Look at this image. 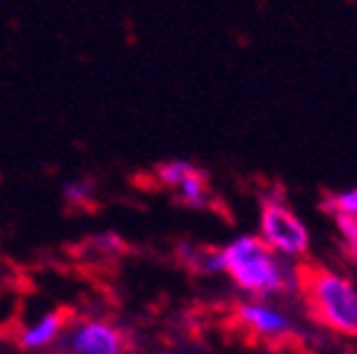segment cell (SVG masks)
Segmentation results:
<instances>
[{"instance_id": "obj_10", "label": "cell", "mask_w": 357, "mask_h": 354, "mask_svg": "<svg viewBox=\"0 0 357 354\" xmlns=\"http://www.w3.org/2000/svg\"><path fill=\"white\" fill-rule=\"evenodd\" d=\"M320 208L330 216H352L357 218V186L350 191H337V194H328L320 201Z\"/></svg>"}, {"instance_id": "obj_3", "label": "cell", "mask_w": 357, "mask_h": 354, "mask_svg": "<svg viewBox=\"0 0 357 354\" xmlns=\"http://www.w3.org/2000/svg\"><path fill=\"white\" fill-rule=\"evenodd\" d=\"M132 337L109 317L75 315L73 325L62 334L60 354H129Z\"/></svg>"}, {"instance_id": "obj_6", "label": "cell", "mask_w": 357, "mask_h": 354, "mask_svg": "<svg viewBox=\"0 0 357 354\" xmlns=\"http://www.w3.org/2000/svg\"><path fill=\"white\" fill-rule=\"evenodd\" d=\"M75 315H77V312H75L73 307L57 305L52 310L35 317L28 325L15 327L10 332L13 344H15L17 349H22V352H38V349L52 347V344L62 339V334L67 332V327L73 325Z\"/></svg>"}, {"instance_id": "obj_4", "label": "cell", "mask_w": 357, "mask_h": 354, "mask_svg": "<svg viewBox=\"0 0 357 354\" xmlns=\"http://www.w3.org/2000/svg\"><path fill=\"white\" fill-rule=\"evenodd\" d=\"M258 238L273 253H283L290 258H303L310 248L307 226L280 196L261 199V236Z\"/></svg>"}, {"instance_id": "obj_12", "label": "cell", "mask_w": 357, "mask_h": 354, "mask_svg": "<svg viewBox=\"0 0 357 354\" xmlns=\"http://www.w3.org/2000/svg\"><path fill=\"white\" fill-rule=\"evenodd\" d=\"M159 354H176V352H159Z\"/></svg>"}, {"instance_id": "obj_8", "label": "cell", "mask_w": 357, "mask_h": 354, "mask_svg": "<svg viewBox=\"0 0 357 354\" xmlns=\"http://www.w3.org/2000/svg\"><path fill=\"white\" fill-rule=\"evenodd\" d=\"M62 201L70 210H89L97 203V186L92 178H73L62 186Z\"/></svg>"}, {"instance_id": "obj_2", "label": "cell", "mask_w": 357, "mask_h": 354, "mask_svg": "<svg viewBox=\"0 0 357 354\" xmlns=\"http://www.w3.org/2000/svg\"><path fill=\"white\" fill-rule=\"evenodd\" d=\"M218 270L251 295H275L288 290L283 263L258 236H243L218 248Z\"/></svg>"}, {"instance_id": "obj_11", "label": "cell", "mask_w": 357, "mask_h": 354, "mask_svg": "<svg viewBox=\"0 0 357 354\" xmlns=\"http://www.w3.org/2000/svg\"><path fill=\"white\" fill-rule=\"evenodd\" d=\"M335 221H337V231H340V236H342L345 253L350 255L352 261H357V218L335 216Z\"/></svg>"}, {"instance_id": "obj_7", "label": "cell", "mask_w": 357, "mask_h": 354, "mask_svg": "<svg viewBox=\"0 0 357 354\" xmlns=\"http://www.w3.org/2000/svg\"><path fill=\"white\" fill-rule=\"evenodd\" d=\"M82 253H77L79 258H84V263H92V266H107V263L122 258L127 243H124L119 236L114 233H105V236H95V238H87L79 243Z\"/></svg>"}, {"instance_id": "obj_9", "label": "cell", "mask_w": 357, "mask_h": 354, "mask_svg": "<svg viewBox=\"0 0 357 354\" xmlns=\"http://www.w3.org/2000/svg\"><path fill=\"white\" fill-rule=\"evenodd\" d=\"M196 169H199V167H196V164H191V161L172 159V161H164V164H159V167H156L149 176L154 178V183L159 188H172V191H176V188L181 186V183H184L186 178L196 171Z\"/></svg>"}, {"instance_id": "obj_5", "label": "cell", "mask_w": 357, "mask_h": 354, "mask_svg": "<svg viewBox=\"0 0 357 354\" xmlns=\"http://www.w3.org/2000/svg\"><path fill=\"white\" fill-rule=\"evenodd\" d=\"M231 327L243 334L245 342L266 344V347H285L296 337L293 322L288 315L266 302H238L229 315Z\"/></svg>"}, {"instance_id": "obj_1", "label": "cell", "mask_w": 357, "mask_h": 354, "mask_svg": "<svg viewBox=\"0 0 357 354\" xmlns=\"http://www.w3.org/2000/svg\"><path fill=\"white\" fill-rule=\"evenodd\" d=\"M293 277L312 320L330 332L357 337V288L350 277L312 261L293 268Z\"/></svg>"}]
</instances>
